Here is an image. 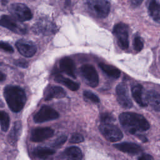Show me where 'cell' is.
Wrapping results in <instances>:
<instances>
[{
	"label": "cell",
	"instance_id": "cell-20",
	"mask_svg": "<svg viewBox=\"0 0 160 160\" xmlns=\"http://www.w3.org/2000/svg\"><path fill=\"white\" fill-rule=\"evenodd\" d=\"M99 66L102 69V71L110 78L117 79L119 78L121 75V71L112 65L104 62H100L99 63Z\"/></svg>",
	"mask_w": 160,
	"mask_h": 160
},
{
	"label": "cell",
	"instance_id": "cell-30",
	"mask_svg": "<svg viewBox=\"0 0 160 160\" xmlns=\"http://www.w3.org/2000/svg\"><path fill=\"white\" fill-rule=\"evenodd\" d=\"M67 140V136L65 135H62L59 136L52 144V146L53 147H59L62 146Z\"/></svg>",
	"mask_w": 160,
	"mask_h": 160
},
{
	"label": "cell",
	"instance_id": "cell-17",
	"mask_svg": "<svg viewBox=\"0 0 160 160\" xmlns=\"http://www.w3.org/2000/svg\"><path fill=\"white\" fill-rule=\"evenodd\" d=\"M131 93L134 99L140 106L145 107L148 105L146 95L144 96L143 88L141 84L134 85L131 88Z\"/></svg>",
	"mask_w": 160,
	"mask_h": 160
},
{
	"label": "cell",
	"instance_id": "cell-25",
	"mask_svg": "<svg viewBox=\"0 0 160 160\" xmlns=\"http://www.w3.org/2000/svg\"><path fill=\"white\" fill-rule=\"evenodd\" d=\"M0 121L1 130L4 132H6L9 127V117L6 112L1 111Z\"/></svg>",
	"mask_w": 160,
	"mask_h": 160
},
{
	"label": "cell",
	"instance_id": "cell-1",
	"mask_svg": "<svg viewBox=\"0 0 160 160\" xmlns=\"http://www.w3.org/2000/svg\"><path fill=\"white\" fill-rule=\"evenodd\" d=\"M119 119L122 128L132 134L146 131L150 127L149 123L143 116L135 112H122L119 115Z\"/></svg>",
	"mask_w": 160,
	"mask_h": 160
},
{
	"label": "cell",
	"instance_id": "cell-24",
	"mask_svg": "<svg viewBox=\"0 0 160 160\" xmlns=\"http://www.w3.org/2000/svg\"><path fill=\"white\" fill-rule=\"evenodd\" d=\"M55 153V150L49 148L38 147L36 148L34 151V155L38 158H46L47 157L52 155Z\"/></svg>",
	"mask_w": 160,
	"mask_h": 160
},
{
	"label": "cell",
	"instance_id": "cell-21",
	"mask_svg": "<svg viewBox=\"0 0 160 160\" xmlns=\"http://www.w3.org/2000/svg\"><path fill=\"white\" fill-rule=\"evenodd\" d=\"M148 12L154 21L160 24V3L151 1L148 5Z\"/></svg>",
	"mask_w": 160,
	"mask_h": 160
},
{
	"label": "cell",
	"instance_id": "cell-28",
	"mask_svg": "<svg viewBox=\"0 0 160 160\" xmlns=\"http://www.w3.org/2000/svg\"><path fill=\"white\" fill-rule=\"evenodd\" d=\"M100 119H101V122L102 123H112V122L114 121L113 116L109 113H107V112L101 114Z\"/></svg>",
	"mask_w": 160,
	"mask_h": 160
},
{
	"label": "cell",
	"instance_id": "cell-3",
	"mask_svg": "<svg viewBox=\"0 0 160 160\" xmlns=\"http://www.w3.org/2000/svg\"><path fill=\"white\" fill-rule=\"evenodd\" d=\"M89 12L96 18H104L110 11V3L104 0H89L86 2Z\"/></svg>",
	"mask_w": 160,
	"mask_h": 160
},
{
	"label": "cell",
	"instance_id": "cell-27",
	"mask_svg": "<svg viewBox=\"0 0 160 160\" xmlns=\"http://www.w3.org/2000/svg\"><path fill=\"white\" fill-rule=\"evenodd\" d=\"M83 96L84 97L91 101V102H94V103H99V98L93 92L89 91H84L83 92Z\"/></svg>",
	"mask_w": 160,
	"mask_h": 160
},
{
	"label": "cell",
	"instance_id": "cell-13",
	"mask_svg": "<svg viewBox=\"0 0 160 160\" xmlns=\"http://www.w3.org/2000/svg\"><path fill=\"white\" fill-rule=\"evenodd\" d=\"M54 134V131L50 128H37L31 131V141L34 142H42L52 137Z\"/></svg>",
	"mask_w": 160,
	"mask_h": 160
},
{
	"label": "cell",
	"instance_id": "cell-23",
	"mask_svg": "<svg viewBox=\"0 0 160 160\" xmlns=\"http://www.w3.org/2000/svg\"><path fill=\"white\" fill-rule=\"evenodd\" d=\"M64 154L69 160H81L82 158L81 150L76 146H71L66 148L64 151Z\"/></svg>",
	"mask_w": 160,
	"mask_h": 160
},
{
	"label": "cell",
	"instance_id": "cell-29",
	"mask_svg": "<svg viewBox=\"0 0 160 160\" xmlns=\"http://www.w3.org/2000/svg\"><path fill=\"white\" fill-rule=\"evenodd\" d=\"M84 141V137L81 134L78 133H74L73 134L69 140V142L71 143H79Z\"/></svg>",
	"mask_w": 160,
	"mask_h": 160
},
{
	"label": "cell",
	"instance_id": "cell-11",
	"mask_svg": "<svg viewBox=\"0 0 160 160\" xmlns=\"http://www.w3.org/2000/svg\"><path fill=\"white\" fill-rule=\"evenodd\" d=\"M1 24L2 26L18 34H24L26 31L23 24L19 23L15 19L6 15L1 16Z\"/></svg>",
	"mask_w": 160,
	"mask_h": 160
},
{
	"label": "cell",
	"instance_id": "cell-7",
	"mask_svg": "<svg viewBox=\"0 0 160 160\" xmlns=\"http://www.w3.org/2000/svg\"><path fill=\"white\" fill-rule=\"evenodd\" d=\"M81 73L88 86L95 88L99 84V76L96 69L91 64H84L81 67Z\"/></svg>",
	"mask_w": 160,
	"mask_h": 160
},
{
	"label": "cell",
	"instance_id": "cell-8",
	"mask_svg": "<svg viewBox=\"0 0 160 160\" xmlns=\"http://www.w3.org/2000/svg\"><path fill=\"white\" fill-rule=\"evenodd\" d=\"M59 117L58 112L48 106H42L33 117L34 121L36 123H42L56 119Z\"/></svg>",
	"mask_w": 160,
	"mask_h": 160
},
{
	"label": "cell",
	"instance_id": "cell-22",
	"mask_svg": "<svg viewBox=\"0 0 160 160\" xmlns=\"http://www.w3.org/2000/svg\"><path fill=\"white\" fill-rule=\"evenodd\" d=\"M54 80L57 82L64 85L71 91H77L79 88L78 83L76 82L75 81H73L72 80H71L69 78H64L59 74H55Z\"/></svg>",
	"mask_w": 160,
	"mask_h": 160
},
{
	"label": "cell",
	"instance_id": "cell-6",
	"mask_svg": "<svg viewBox=\"0 0 160 160\" xmlns=\"http://www.w3.org/2000/svg\"><path fill=\"white\" fill-rule=\"evenodd\" d=\"M114 34L118 46L123 50H126L129 47V30L128 26L122 22H119L114 25L113 28Z\"/></svg>",
	"mask_w": 160,
	"mask_h": 160
},
{
	"label": "cell",
	"instance_id": "cell-26",
	"mask_svg": "<svg viewBox=\"0 0 160 160\" xmlns=\"http://www.w3.org/2000/svg\"><path fill=\"white\" fill-rule=\"evenodd\" d=\"M133 46H134V49L135 51L137 52H140L142 49L143 41H142V38L140 36H135L134 41H133Z\"/></svg>",
	"mask_w": 160,
	"mask_h": 160
},
{
	"label": "cell",
	"instance_id": "cell-12",
	"mask_svg": "<svg viewBox=\"0 0 160 160\" xmlns=\"http://www.w3.org/2000/svg\"><path fill=\"white\" fill-rule=\"evenodd\" d=\"M16 47L19 52L26 58L33 56L36 52V46L32 41L19 39L16 43Z\"/></svg>",
	"mask_w": 160,
	"mask_h": 160
},
{
	"label": "cell",
	"instance_id": "cell-34",
	"mask_svg": "<svg viewBox=\"0 0 160 160\" xmlns=\"http://www.w3.org/2000/svg\"><path fill=\"white\" fill-rule=\"evenodd\" d=\"M142 2V1H131V5L134 7H137L138 6H139L141 4V3Z\"/></svg>",
	"mask_w": 160,
	"mask_h": 160
},
{
	"label": "cell",
	"instance_id": "cell-32",
	"mask_svg": "<svg viewBox=\"0 0 160 160\" xmlns=\"http://www.w3.org/2000/svg\"><path fill=\"white\" fill-rule=\"evenodd\" d=\"M14 64L19 66V67H21V68H27L28 66V63L27 61H26L24 59H18V60H16L14 61Z\"/></svg>",
	"mask_w": 160,
	"mask_h": 160
},
{
	"label": "cell",
	"instance_id": "cell-5",
	"mask_svg": "<svg viewBox=\"0 0 160 160\" xmlns=\"http://www.w3.org/2000/svg\"><path fill=\"white\" fill-rule=\"evenodd\" d=\"M99 129L101 133L108 141L117 142L120 141L123 137L121 131L112 123L101 122Z\"/></svg>",
	"mask_w": 160,
	"mask_h": 160
},
{
	"label": "cell",
	"instance_id": "cell-2",
	"mask_svg": "<svg viewBox=\"0 0 160 160\" xmlns=\"http://www.w3.org/2000/svg\"><path fill=\"white\" fill-rule=\"evenodd\" d=\"M3 94L8 107L12 112H18L22 109L26 102V96L21 88L8 85L4 88Z\"/></svg>",
	"mask_w": 160,
	"mask_h": 160
},
{
	"label": "cell",
	"instance_id": "cell-14",
	"mask_svg": "<svg viewBox=\"0 0 160 160\" xmlns=\"http://www.w3.org/2000/svg\"><path fill=\"white\" fill-rule=\"evenodd\" d=\"M66 95V91L61 87L58 86H49L44 92V99L48 101L54 98H64Z\"/></svg>",
	"mask_w": 160,
	"mask_h": 160
},
{
	"label": "cell",
	"instance_id": "cell-9",
	"mask_svg": "<svg viewBox=\"0 0 160 160\" xmlns=\"http://www.w3.org/2000/svg\"><path fill=\"white\" fill-rule=\"evenodd\" d=\"M116 98L121 106L126 109H129L132 106V101L129 97L128 88L126 84L120 83L116 87Z\"/></svg>",
	"mask_w": 160,
	"mask_h": 160
},
{
	"label": "cell",
	"instance_id": "cell-33",
	"mask_svg": "<svg viewBox=\"0 0 160 160\" xmlns=\"http://www.w3.org/2000/svg\"><path fill=\"white\" fill-rule=\"evenodd\" d=\"M153 158H152V156L149 155V154H144L142 155H141L138 160H152Z\"/></svg>",
	"mask_w": 160,
	"mask_h": 160
},
{
	"label": "cell",
	"instance_id": "cell-10",
	"mask_svg": "<svg viewBox=\"0 0 160 160\" xmlns=\"http://www.w3.org/2000/svg\"><path fill=\"white\" fill-rule=\"evenodd\" d=\"M34 32L43 35H49L56 32V27L55 24L46 18H41L34 25Z\"/></svg>",
	"mask_w": 160,
	"mask_h": 160
},
{
	"label": "cell",
	"instance_id": "cell-4",
	"mask_svg": "<svg viewBox=\"0 0 160 160\" xmlns=\"http://www.w3.org/2000/svg\"><path fill=\"white\" fill-rule=\"evenodd\" d=\"M9 11L12 17L19 22L30 20L32 14L30 9L22 3H13L9 8Z\"/></svg>",
	"mask_w": 160,
	"mask_h": 160
},
{
	"label": "cell",
	"instance_id": "cell-18",
	"mask_svg": "<svg viewBox=\"0 0 160 160\" xmlns=\"http://www.w3.org/2000/svg\"><path fill=\"white\" fill-rule=\"evenodd\" d=\"M146 100L155 111H160V94L154 90H150L146 94Z\"/></svg>",
	"mask_w": 160,
	"mask_h": 160
},
{
	"label": "cell",
	"instance_id": "cell-19",
	"mask_svg": "<svg viewBox=\"0 0 160 160\" xmlns=\"http://www.w3.org/2000/svg\"><path fill=\"white\" fill-rule=\"evenodd\" d=\"M21 122L20 121H16L14 123V125L8 134V141L11 145H14L18 140V138L21 132Z\"/></svg>",
	"mask_w": 160,
	"mask_h": 160
},
{
	"label": "cell",
	"instance_id": "cell-35",
	"mask_svg": "<svg viewBox=\"0 0 160 160\" xmlns=\"http://www.w3.org/2000/svg\"><path fill=\"white\" fill-rule=\"evenodd\" d=\"M5 79V75L2 73V72H1V76H0V80L1 82H2Z\"/></svg>",
	"mask_w": 160,
	"mask_h": 160
},
{
	"label": "cell",
	"instance_id": "cell-31",
	"mask_svg": "<svg viewBox=\"0 0 160 160\" xmlns=\"http://www.w3.org/2000/svg\"><path fill=\"white\" fill-rule=\"evenodd\" d=\"M0 47L2 49H3L4 51L8 52H12L14 51L13 50V48H12V46L9 44L7 42H3V41H1V43H0Z\"/></svg>",
	"mask_w": 160,
	"mask_h": 160
},
{
	"label": "cell",
	"instance_id": "cell-16",
	"mask_svg": "<svg viewBox=\"0 0 160 160\" xmlns=\"http://www.w3.org/2000/svg\"><path fill=\"white\" fill-rule=\"evenodd\" d=\"M114 147L122 152L131 154H137L142 151L141 146H139V145L135 143L128 142L115 144L114 145Z\"/></svg>",
	"mask_w": 160,
	"mask_h": 160
},
{
	"label": "cell",
	"instance_id": "cell-15",
	"mask_svg": "<svg viewBox=\"0 0 160 160\" xmlns=\"http://www.w3.org/2000/svg\"><path fill=\"white\" fill-rule=\"evenodd\" d=\"M60 71L75 78V65L72 59L69 57H64L59 61Z\"/></svg>",
	"mask_w": 160,
	"mask_h": 160
}]
</instances>
